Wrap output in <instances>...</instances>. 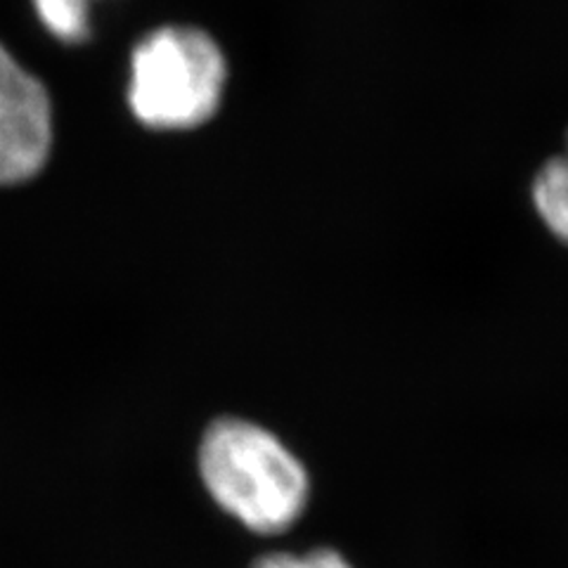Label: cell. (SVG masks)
I'll list each match as a JSON object with an SVG mask.
<instances>
[{"mask_svg":"<svg viewBox=\"0 0 568 568\" xmlns=\"http://www.w3.org/2000/svg\"><path fill=\"white\" fill-rule=\"evenodd\" d=\"M566 156H568V135H566Z\"/></svg>","mask_w":568,"mask_h":568,"instance_id":"obj_7","label":"cell"},{"mask_svg":"<svg viewBox=\"0 0 568 568\" xmlns=\"http://www.w3.org/2000/svg\"><path fill=\"white\" fill-rule=\"evenodd\" d=\"M530 200L540 221L568 246V156L547 159L530 183Z\"/></svg>","mask_w":568,"mask_h":568,"instance_id":"obj_4","label":"cell"},{"mask_svg":"<svg viewBox=\"0 0 568 568\" xmlns=\"http://www.w3.org/2000/svg\"><path fill=\"white\" fill-rule=\"evenodd\" d=\"M252 568H353L344 555L332 547H315L308 555L271 552L258 557Z\"/></svg>","mask_w":568,"mask_h":568,"instance_id":"obj_6","label":"cell"},{"mask_svg":"<svg viewBox=\"0 0 568 568\" xmlns=\"http://www.w3.org/2000/svg\"><path fill=\"white\" fill-rule=\"evenodd\" d=\"M200 476L225 514L258 536L287 532L308 507V471L265 426L242 417L213 422L200 443Z\"/></svg>","mask_w":568,"mask_h":568,"instance_id":"obj_1","label":"cell"},{"mask_svg":"<svg viewBox=\"0 0 568 568\" xmlns=\"http://www.w3.org/2000/svg\"><path fill=\"white\" fill-rule=\"evenodd\" d=\"M50 148L52 104L45 85L0 45V185L41 173Z\"/></svg>","mask_w":568,"mask_h":568,"instance_id":"obj_3","label":"cell"},{"mask_svg":"<svg viewBox=\"0 0 568 568\" xmlns=\"http://www.w3.org/2000/svg\"><path fill=\"white\" fill-rule=\"evenodd\" d=\"M227 81L225 52L206 29L166 24L133 48L126 98L150 131H194L219 114Z\"/></svg>","mask_w":568,"mask_h":568,"instance_id":"obj_2","label":"cell"},{"mask_svg":"<svg viewBox=\"0 0 568 568\" xmlns=\"http://www.w3.org/2000/svg\"><path fill=\"white\" fill-rule=\"evenodd\" d=\"M41 24L64 43H81L91 36V0H33Z\"/></svg>","mask_w":568,"mask_h":568,"instance_id":"obj_5","label":"cell"}]
</instances>
